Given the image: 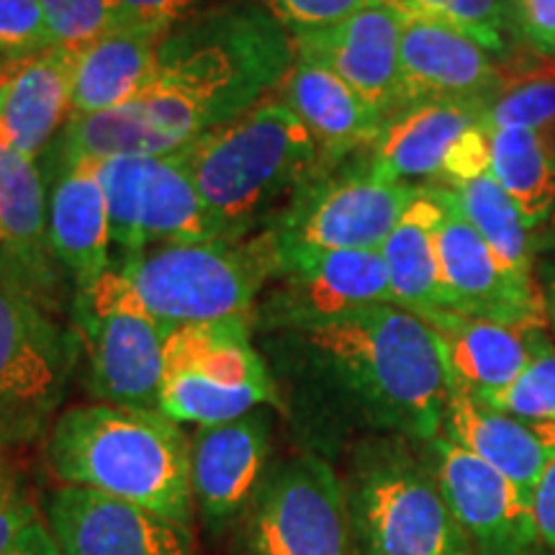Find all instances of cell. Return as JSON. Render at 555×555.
Wrapping results in <instances>:
<instances>
[{"instance_id":"cell-1","label":"cell","mask_w":555,"mask_h":555,"mask_svg":"<svg viewBox=\"0 0 555 555\" xmlns=\"http://www.w3.org/2000/svg\"><path fill=\"white\" fill-rule=\"evenodd\" d=\"M275 384L335 404L365 425L429 440L446 429L450 397L440 339L425 319L380 304L262 335Z\"/></svg>"},{"instance_id":"cell-2","label":"cell","mask_w":555,"mask_h":555,"mask_svg":"<svg viewBox=\"0 0 555 555\" xmlns=\"http://www.w3.org/2000/svg\"><path fill=\"white\" fill-rule=\"evenodd\" d=\"M294 60L291 34L262 5L229 0L165 34L152 80L127 106L172 155L275 95Z\"/></svg>"},{"instance_id":"cell-3","label":"cell","mask_w":555,"mask_h":555,"mask_svg":"<svg viewBox=\"0 0 555 555\" xmlns=\"http://www.w3.org/2000/svg\"><path fill=\"white\" fill-rule=\"evenodd\" d=\"M217 240L268 232L311 180L332 172L314 137L278 95L183 150Z\"/></svg>"},{"instance_id":"cell-4","label":"cell","mask_w":555,"mask_h":555,"mask_svg":"<svg viewBox=\"0 0 555 555\" xmlns=\"http://www.w3.org/2000/svg\"><path fill=\"white\" fill-rule=\"evenodd\" d=\"M47 466L80 486L191 527V440L159 412L88 404L62 412L47 437Z\"/></svg>"},{"instance_id":"cell-5","label":"cell","mask_w":555,"mask_h":555,"mask_svg":"<svg viewBox=\"0 0 555 555\" xmlns=\"http://www.w3.org/2000/svg\"><path fill=\"white\" fill-rule=\"evenodd\" d=\"M114 268L163 330L191 324H247L255 330L258 298L281 270V247L268 229L245 240L157 247Z\"/></svg>"},{"instance_id":"cell-6","label":"cell","mask_w":555,"mask_h":555,"mask_svg":"<svg viewBox=\"0 0 555 555\" xmlns=\"http://www.w3.org/2000/svg\"><path fill=\"white\" fill-rule=\"evenodd\" d=\"M78 356L75 327L60 324L44 291L0 253V446L54 425Z\"/></svg>"},{"instance_id":"cell-7","label":"cell","mask_w":555,"mask_h":555,"mask_svg":"<svg viewBox=\"0 0 555 555\" xmlns=\"http://www.w3.org/2000/svg\"><path fill=\"white\" fill-rule=\"evenodd\" d=\"M247 324H191L165 337L159 414L176 425L214 427L262 404L283 406L281 388Z\"/></svg>"},{"instance_id":"cell-8","label":"cell","mask_w":555,"mask_h":555,"mask_svg":"<svg viewBox=\"0 0 555 555\" xmlns=\"http://www.w3.org/2000/svg\"><path fill=\"white\" fill-rule=\"evenodd\" d=\"M73 327L86 356V386L99 404L159 412L165 337L119 268L75 291Z\"/></svg>"},{"instance_id":"cell-9","label":"cell","mask_w":555,"mask_h":555,"mask_svg":"<svg viewBox=\"0 0 555 555\" xmlns=\"http://www.w3.org/2000/svg\"><path fill=\"white\" fill-rule=\"evenodd\" d=\"M99 176L106 193L114 266L157 247L217 240L183 150L157 157L101 159Z\"/></svg>"},{"instance_id":"cell-10","label":"cell","mask_w":555,"mask_h":555,"mask_svg":"<svg viewBox=\"0 0 555 555\" xmlns=\"http://www.w3.org/2000/svg\"><path fill=\"white\" fill-rule=\"evenodd\" d=\"M347 504L367 555H468L435 474L412 457L378 453L360 463Z\"/></svg>"},{"instance_id":"cell-11","label":"cell","mask_w":555,"mask_h":555,"mask_svg":"<svg viewBox=\"0 0 555 555\" xmlns=\"http://www.w3.org/2000/svg\"><path fill=\"white\" fill-rule=\"evenodd\" d=\"M245 517L247 555H356L345 486L314 453L268 470Z\"/></svg>"},{"instance_id":"cell-12","label":"cell","mask_w":555,"mask_h":555,"mask_svg":"<svg viewBox=\"0 0 555 555\" xmlns=\"http://www.w3.org/2000/svg\"><path fill=\"white\" fill-rule=\"evenodd\" d=\"M420 185L380 180L371 170L324 172L298 193L273 227L281 262L288 255L327 249H380Z\"/></svg>"},{"instance_id":"cell-13","label":"cell","mask_w":555,"mask_h":555,"mask_svg":"<svg viewBox=\"0 0 555 555\" xmlns=\"http://www.w3.org/2000/svg\"><path fill=\"white\" fill-rule=\"evenodd\" d=\"M380 304H393L380 249L288 255L258 298L255 332L304 327Z\"/></svg>"},{"instance_id":"cell-14","label":"cell","mask_w":555,"mask_h":555,"mask_svg":"<svg viewBox=\"0 0 555 555\" xmlns=\"http://www.w3.org/2000/svg\"><path fill=\"white\" fill-rule=\"evenodd\" d=\"M433 474L468 543L481 555H535L532 499L448 435L433 440Z\"/></svg>"},{"instance_id":"cell-15","label":"cell","mask_w":555,"mask_h":555,"mask_svg":"<svg viewBox=\"0 0 555 555\" xmlns=\"http://www.w3.org/2000/svg\"><path fill=\"white\" fill-rule=\"evenodd\" d=\"M433 193L442 204V219L437 227V260H440L450 311L545 330V301L532 278L517 275L496 258L494 249L486 245L470 221L457 211L442 185H433Z\"/></svg>"},{"instance_id":"cell-16","label":"cell","mask_w":555,"mask_h":555,"mask_svg":"<svg viewBox=\"0 0 555 555\" xmlns=\"http://www.w3.org/2000/svg\"><path fill=\"white\" fill-rule=\"evenodd\" d=\"M47 527L62 555H193L191 527L80 486L52 491Z\"/></svg>"},{"instance_id":"cell-17","label":"cell","mask_w":555,"mask_h":555,"mask_svg":"<svg viewBox=\"0 0 555 555\" xmlns=\"http://www.w3.org/2000/svg\"><path fill=\"white\" fill-rule=\"evenodd\" d=\"M401 31L404 16L380 0H367L350 16L301 34H291L296 57L339 75L384 119L399 108Z\"/></svg>"},{"instance_id":"cell-18","label":"cell","mask_w":555,"mask_h":555,"mask_svg":"<svg viewBox=\"0 0 555 555\" xmlns=\"http://www.w3.org/2000/svg\"><path fill=\"white\" fill-rule=\"evenodd\" d=\"M270 416L255 409L191 437L193 506L211 532L247 515L268 476Z\"/></svg>"},{"instance_id":"cell-19","label":"cell","mask_w":555,"mask_h":555,"mask_svg":"<svg viewBox=\"0 0 555 555\" xmlns=\"http://www.w3.org/2000/svg\"><path fill=\"white\" fill-rule=\"evenodd\" d=\"M399 65V108L416 101L489 106L502 93V69L491 52L468 34L435 18H404Z\"/></svg>"},{"instance_id":"cell-20","label":"cell","mask_w":555,"mask_h":555,"mask_svg":"<svg viewBox=\"0 0 555 555\" xmlns=\"http://www.w3.org/2000/svg\"><path fill=\"white\" fill-rule=\"evenodd\" d=\"M47 232L52 258L75 283V291L88 288L114 268L99 163L54 159V172L47 183Z\"/></svg>"},{"instance_id":"cell-21","label":"cell","mask_w":555,"mask_h":555,"mask_svg":"<svg viewBox=\"0 0 555 555\" xmlns=\"http://www.w3.org/2000/svg\"><path fill=\"white\" fill-rule=\"evenodd\" d=\"M75 54L50 47L0 69V139L29 159L44 157L73 116Z\"/></svg>"},{"instance_id":"cell-22","label":"cell","mask_w":555,"mask_h":555,"mask_svg":"<svg viewBox=\"0 0 555 555\" xmlns=\"http://www.w3.org/2000/svg\"><path fill=\"white\" fill-rule=\"evenodd\" d=\"M486 106L470 101H416L393 111L371 144L367 170L380 180H440L453 144L483 119Z\"/></svg>"},{"instance_id":"cell-23","label":"cell","mask_w":555,"mask_h":555,"mask_svg":"<svg viewBox=\"0 0 555 555\" xmlns=\"http://www.w3.org/2000/svg\"><path fill=\"white\" fill-rule=\"evenodd\" d=\"M425 322L440 339L448 378L476 399L509 386L545 337L543 327L461 311H440Z\"/></svg>"},{"instance_id":"cell-24","label":"cell","mask_w":555,"mask_h":555,"mask_svg":"<svg viewBox=\"0 0 555 555\" xmlns=\"http://www.w3.org/2000/svg\"><path fill=\"white\" fill-rule=\"evenodd\" d=\"M446 435L515 481L527 496L555 457V422H530L486 406L450 380Z\"/></svg>"},{"instance_id":"cell-25","label":"cell","mask_w":555,"mask_h":555,"mask_svg":"<svg viewBox=\"0 0 555 555\" xmlns=\"http://www.w3.org/2000/svg\"><path fill=\"white\" fill-rule=\"evenodd\" d=\"M275 95L309 129L330 170L352 152L371 147L386 121L339 75L311 60L296 57Z\"/></svg>"},{"instance_id":"cell-26","label":"cell","mask_w":555,"mask_h":555,"mask_svg":"<svg viewBox=\"0 0 555 555\" xmlns=\"http://www.w3.org/2000/svg\"><path fill=\"white\" fill-rule=\"evenodd\" d=\"M163 39L165 34L155 29L116 26L75 54L73 116L101 114L134 101L152 80Z\"/></svg>"},{"instance_id":"cell-27","label":"cell","mask_w":555,"mask_h":555,"mask_svg":"<svg viewBox=\"0 0 555 555\" xmlns=\"http://www.w3.org/2000/svg\"><path fill=\"white\" fill-rule=\"evenodd\" d=\"M442 219V204L433 189L416 191L404 217L388 234L380 247L388 283H391L393 307L412 311L427 319L440 311H450V301L442 286L440 260H437V227Z\"/></svg>"},{"instance_id":"cell-28","label":"cell","mask_w":555,"mask_h":555,"mask_svg":"<svg viewBox=\"0 0 555 555\" xmlns=\"http://www.w3.org/2000/svg\"><path fill=\"white\" fill-rule=\"evenodd\" d=\"M0 253L47 291L52 249L47 232V178L29 159L0 139Z\"/></svg>"},{"instance_id":"cell-29","label":"cell","mask_w":555,"mask_h":555,"mask_svg":"<svg viewBox=\"0 0 555 555\" xmlns=\"http://www.w3.org/2000/svg\"><path fill=\"white\" fill-rule=\"evenodd\" d=\"M486 127V124H483ZM491 176L515 201L525 224L538 229L555 206V152L532 129H489Z\"/></svg>"},{"instance_id":"cell-30","label":"cell","mask_w":555,"mask_h":555,"mask_svg":"<svg viewBox=\"0 0 555 555\" xmlns=\"http://www.w3.org/2000/svg\"><path fill=\"white\" fill-rule=\"evenodd\" d=\"M442 189L506 268L515 270L517 275L532 278V255H535L532 229L525 224L517 204L491 172Z\"/></svg>"},{"instance_id":"cell-31","label":"cell","mask_w":555,"mask_h":555,"mask_svg":"<svg viewBox=\"0 0 555 555\" xmlns=\"http://www.w3.org/2000/svg\"><path fill=\"white\" fill-rule=\"evenodd\" d=\"M486 406L530 422H555V345L540 339L522 373L502 391L481 397Z\"/></svg>"},{"instance_id":"cell-32","label":"cell","mask_w":555,"mask_h":555,"mask_svg":"<svg viewBox=\"0 0 555 555\" xmlns=\"http://www.w3.org/2000/svg\"><path fill=\"white\" fill-rule=\"evenodd\" d=\"M52 44L78 54L119 26L111 0H39Z\"/></svg>"},{"instance_id":"cell-33","label":"cell","mask_w":555,"mask_h":555,"mask_svg":"<svg viewBox=\"0 0 555 555\" xmlns=\"http://www.w3.org/2000/svg\"><path fill=\"white\" fill-rule=\"evenodd\" d=\"M489 129H532L545 131L555 127V80L532 78L502 90L483 111Z\"/></svg>"},{"instance_id":"cell-34","label":"cell","mask_w":555,"mask_h":555,"mask_svg":"<svg viewBox=\"0 0 555 555\" xmlns=\"http://www.w3.org/2000/svg\"><path fill=\"white\" fill-rule=\"evenodd\" d=\"M442 24L468 34L491 54H504L509 29H517L515 0H448Z\"/></svg>"},{"instance_id":"cell-35","label":"cell","mask_w":555,"mask_h":555,"mask_svg":"<svg viewBox=\"0 0 555 555\" xmlns=\"http://www.w3.org/2000/svg\"><path fill=\"white\" fill-rule=\"evenodd\" d=\"M50 47L54 44L39 0H0V57L21 60Z\"/></svg>"},{"instance_id":"cell-36","label":"cell","mask_w":555,"mask_h":555,"mask_svg":"<svg viewBox=\"0 0 555 555\" xmlns=\"http://www.w3.org/2000/svg\"><path fill=\"white\" fill-rule=\"evenodd\" d=\"M119 26H139L168 34L185 21L196 18L221 0H111Z\"/></svg>"},{"instance_id":"cell-37","label":"cell","mask_w":555,"mask_h":555,"mask_svg":"<svg viewBox=\"0 0 555 555\" xmlns=\"http://www.w3.org/2000/svg\"><path fill=\"white\" fill-rule=\"evenodd\" d=\"M288 34H301L350 16L367 0H255Z\"/></svg>"},{"instance_id":"cell-38","label":"cell","mask_w":555,"mask_h":555,"mask_svg":"<svg viewBox=\"0 0 555 555\" xmlns=\"http://www.w3.org/2000/svg\"><path fill=\"white\" fill-rule=\"evenodd\" d=\"M491 172V142L483 119L470 127L450 150L442 170V185H455Z\"/></svg>"},{"instance_id":"cell-39","label":"cell","mask_w":555,"mask_h":555,"mask_svg":"<svg viewBox=\"0 0 555 555\" xmlns=\"http://www.w3.org/2000/svg\"><path fill=\"white\" fill-rule=\"evenodd\" d=\"M39 519L31 499L21 491L9 470L0 463V555H9L29 527Z\"/></svg>"},{"instance_id":"cell-40","label":"cell","mask_w":555,"mask_h":555,"mask_svg":"<svg viewBox=\"0 0 555 555\" xmlns=\"http://www.w3.org/2000/svg\"><path fill=\"white\" fill-rule=\"evenodd\" d=\"M515 18L517 31L555 60V0H515Z\"/></svg>"},{"instance_id":"cell-41","label":"cell","mask_w":555,"mask_h":555,"mask_svg":"<svg viewBox=\"0 0 555 555\" xmlns=\"http://www.w3.org/2000/svg\"><path fill=\"white\" fill-rule=\"evenodd\" d=\"M532 517H535L540 543L555 553V457L547 463L532 491Z\"/></svg>"},{"instance_id":"cell-42","label":"cell","mask_w":555,"mask_h":555,"mask_svg":"<svg viewBox=\"0 0 555 555\" xmlns=\"http://www.w3.org/2000/svg\"><path fill=\"white\" fill-rule=\"evenodd\" d=\"M9 555H62L57 543H54L50 527H47L44 519H37L24 535L18 538V543L11 547Z\"/></svg>"},{"instance_id":"cell-43","label":"cell","mask_w":555,"mask_h":555,"mask_svg":"<svg viewBox=\"0 0 555 555\" xmlns=\"http://www.w3.org/2000/svg\"><path fill=\"white\" fill-rule=\"evenodd\" d=\"M380 3L397 9L404 18L416 16V18L442 21L446 18V9H448V0H380Z\"/></svg>"},{"instance_id":"cell-44","label":"cell","mask_w":555,"mask_h":555,"mask_svg":"<svg viewBox=\"0 0 555 555\" xmlns=\"http://www.w3.org/2000/svg\"><path fill=\"white\" fill-rule=\"evenodd\" d=\"M532 242H535V249H555V206L551 208L543 224L532 229Z\"/></svg>"},{"instance_id":"cell-45","label":"cell","mask_w":555,"mask_h":555,"mask_svg":"<svg viewBox=\"0 0 555 555\" xmlns=\"http://www.w3.org/2000/svg\"><path fill=\"white\" fill-rule=\"evenodd\" d=\"M551 314L555 319V278L551 281Z\"/></svg>"},{"instance_id":"cell-46","label":"cell","mask_w":555,"mask_h":555,"mask_svg":"<svg viewBox=\"0 0 555 555\" xmlns=\"http://www.w3.org/2000/svg\"><path fill=\"white\" fill-rule=\"evenodd\" d=\"M3 65H5V60H3V57H0V69H3Z\"/></svg>"},{"instance_id":"cell-47","label":"cell","mask_w":555,"mask_h":555,"mask_svg":"<svg viewBox=\"0 0 555 555\" xmlns=\"http://www.w3.org/2000/svg\"><path fill=\"white\" fill-rule=\"evenodd\" d=\"M535 555H538V553H535Z\"/></svg>"}]
</instances>
